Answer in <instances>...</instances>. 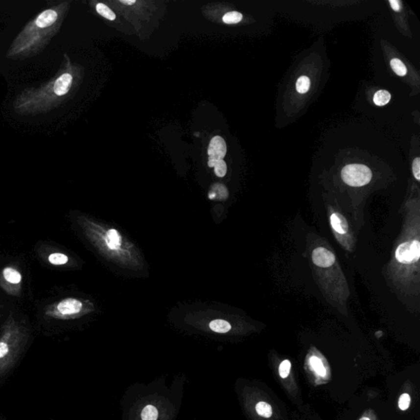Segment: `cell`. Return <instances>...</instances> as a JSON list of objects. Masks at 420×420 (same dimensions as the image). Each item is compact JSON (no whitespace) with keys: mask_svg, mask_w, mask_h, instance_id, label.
Listing matches in <instances>:
<instances>
[{"mask_svg":"<svg viewBox=\"0 0 420 420\" xmlns=\"http://www.w3.org/2000/svg\"><path fill=\"white\" fill-rule=\"evenodd\" d=\"M58 21L56 8L41 12L18 35L8 51V58H25L39 52L56 33Z\"/></svg>","mask_w":420,"mask_h":420,"instance_id":"1","label":"cell"},{"mask_svg":"<svg viewBox=\"0 0 420 420\" xmlns=\"http://www.w3.org/2000/svg\"><path fill=\"white\" fill-rule=\"evenodd\" d=\"M73 77L69 72L63 73L53 81H50L46 86H44L41 90L35 91L34 92L28 93L27 96L23 95L19 103V109L22 110L28 109L30 111L32 108H36L37 104L45 103L46 105L53 104L56 98L64 96L69 93L71 86H72Z\"/></svg>","mask_w":420,"mask_h":420,"instance_id":"2","label":"cell"},{"mask_svg":"<svg viewBox=\"0 0 420 420\" xmlns=\"http://www.w3.org/2000/svg\"><path fill=\"white\" fill-rule=\"evenodd\" d=\"M342 178L344 183L350 187H363L367 185L372 179V171L370 167L363 164L353 163L342 168Z\"/></svg>","mask_w":420,"mask_h":420,"instance_id":"3","label":"cell"},{"mask_svg":"<svg viewBox=\"0 0 420 420\" xmlns=\"http://www.w3.org/2000/svg\"><path fill=\"white\" fill-rule=\"evenodd\" d=\"M397 260L400 263H412L419 262L420 256V244L418 240L404 242L398 246L395 254Z\"/></svg>","mask_w":420,"mask_h":420,"instance_id":"4","label":"cell"},{"mask_svg":"<svg viewBox=\"0 0 420 420\" xmlns=\"http://www.w3.org/2000/svg\"><path fill=\"white\" fill-rule=\"evenodd\" d=\"M227 154V144L223 138L221 137H214L210 141L208 155H209V167H213L218 160H223Z\"/></svg>","mask_w":420,"mask_h":420,"instance_id":"5","label":"cell"},{"mask_svg":"<svg viewBox=\"0 0 420 420\" xmlns=\"http://www.w3.org/2000/svg\"><path fill=\"white\" fill-rule=\"evenodd\" d=\"M312 260L319 268H328L336 261L333 253L324 247H318L313 251Z\"/></svg>","mask_w":420,"mask_h":420,"instance_id":"6","label":"cell"},{"mask_svg":"<svg viewBox=\"0 0 420 420\" xmlns=\"http://www.w3.org/2000/svg\"><path fill=\"white\" fill-rule=\"evenodd\" d=\"M82 308V304L76 299H66L58 304V310L64 315L77 314Z\"/></svg>","mask_w":420,"mask_h":420,"instance_id":"7","label":"cell"},{"mask_svg":"<svg viewBox=\"0 0 420 420\" xmlns=\"http://www.w3.org/2000/svg\"><path fill=\"white\" fill-rule=\"evenodd\" d=\"M330 223L332 229L338 234L344 235L348 232V223L346 218L339 213H332L330 218Z\"/></svg>","mask_w":420,"mask_h":420,"instance_id":"8","label":"cell"},{"mask_svg":"<svg viewBox=\"0 0 420 420\" xmlns=\"http://www.w3.org/2000/svg\"><path fill=\"white\" fill-rule=\"evenodd\" d=\"M309 365L312 370L314 371L319 377H325L327 374V370L324 367V363L319 357L313 355L309 358Z\"/></svg>","mask_w":420,"mask_h":420,"instance_id":"9","label":"cell"},{"mask_svg":"<svg viewBox=\"0 0 420 420\" xmlns=\"http://www.w3.org/2000/svg\"><path fill=\"white\" fill-rule=\"evenodd\" d=\"M210 327L213 332L218 333H227L232 328L231 324L223 319H215L210 324Z\"/></svg>","mask_w":420,"mask_h":420,"instance_id":"10","label":"cell"},{"mask_svg":"<svg viewBox=\"0 0 420 420\" xmlns=\"http://www.w3.org/2000/svg\"><path fill=\"white\" fill-rule=\"evenodd\" d=\"M106 241L108 246L112 250H116L121 246V237L114 229H111L107 233Z\"/></svg>","mask_w":420,"mask_h":420,"instance_id":"11","label":"cell"},{"mask_svg":"<svg viewBox=\"0 0 420 420\" xmlns=\"http://www.w3.org/2000/svg\"><path fill=\"white\" fill-rule=\"evenodd\" d=\"M391 98L392 96L389 92L385 90H381L376 92L373 95V103L377 106H384L389 103Z\"/></svg>","mask_w":420,"mask_h":420,"instance_id":"12","label":"cell"},{"mask_svg":"<svg viewBox=\"0 0 420 420\" xmlns=\"http://www.w3.org/2000/svg\"><path fill=\"white\" fill-rule=\"evenodd\" d=\"M3 277L6 281L13 284H18L22 281V275L19 272L12 268H6L3 270Z\"/></svg>","mask_w":420,"mask_h":420,"instance_id":"13","label":"cell"},{"mask_svg":"<svg viewBox=\"0 0 420 420\" xmlns=\"http://www.w3.org/2000/svg\"><path fill=\"white\" fill-rule=\"evenodd\" d=\"M390 66L397 76H405L407 73L406 67L399 58H393L390 62Z\"/></svg>","mask_w":420,"mask_h":420,"instance_id":"14","label":"cell"},{"mask_svg":"<svg viewBox=\"0 0 420 420\" xmlns=\"http://www.w3.org/2000/svg\"><path fill=\"white\" fill-rule=\"evenodd\" d=\"M256 410L259 416L266 419H268L273 415V409L271 405L264 401H259L257 403V405H256Z\"/></svg>","mask_w":420,"mask_h":420,"instance_id":"15","label":"cell"},{"mask_svg":"<svg viewBox=\"0 0 420 420\" xmlns=\"http://www.w3.org/2000/svg\"><path fill=\"white\" fill-rule=\"evenodd\" d=\"M296 88L300 94H305L310 88V79L307 76H300L296 81Z\"/></svg>","mask_w":420,"mask_h":420,"instance_id":"16","label":"cell"},{"mask_svg":"<svg viewBox=\"0 0 420 420\" xmlns=\"http://www.w3.org/2000/svg\"><path fill=\"white\" fill-rule=\"evenodd\" d=\"M158 416H159V412L154 405H147L142 410V420H157Z\"/></svg>","mask_w":420,"mask_h":420,"instance_id":"17","label":"cell"},{"mask_svg":"<svg viewBox=\"0 0 420 420\" xmlns=\"http://www.w3.org/2000/svg\"><path fill=\"white\" fill-rule=\"evenodd\" d=\"M96 10L99 15H101L102 17H104L108 20L114 21L116 18L115 13L104 3H98L96 5Z\"/></svg>","mask_w":420,"mask_h":420,"instance_id":"18","label":"cell"},{"mask_svg":"<svg viewBox=\"0 0 420 420\" xmlns=\"http://www.w3.org/2000/svg\"><path fill=\"white\" fill-rule=\"evenodd\" d=\"M242 18L243 16L241 13L233 11V12L226 13L225 15L223 16V21L226 24H236L240 23L242 20Z\"/></svg>","mask_w":420,"mask_h":420,"instance_id":"19","label":"cell"},{"mask_svg":"<svg viewBox=\"0 0 420 420\" xmlns=\"http://www.w3.org/2000/svg\"><path fill=\"white\" fill-rule=\"evenodd\" d=\"M48 261L52 264H54V265H63V264H65L69 261V258H68V256H65L64 254L54 253L49 256Z\"/></svg>","mask_w":420,"mask_h":420,"instance_id":"20","label":"cell"},{"mask_svg":"<svg viewBox=\"0 0 420 420\" xmlns=\"http://www.w3.org/2000/svg\"><path fill=\"white\" fill-rule=\"evenodd\" d=\"M291 364L288 359H285L279 366V375L281 378H286L291 372Z\"/></svg>","mask_w":420,"mask_h":420,"instance_id":"21","label":"cell"},{"mask_svg":"<svg viewBox=\"0 0 420 420\" xmlns=\"http://www.w3.org/2000/svg\"><path fill=\"white\" fill-rule=\"evenodd\" d=\"M213 167H214L215 174L218 177H225V175L227 174V171H228V167H227V163H226L224 160H222L217 161Z\"/></svg>","mask_w":420,"mask_h":420,"instance_id":"22","label":"cell"},{"mask_svg":"<svg viewBox=\"0 0 420 420\" xmlns=\"http://www.w3.org/2000/svg\"><path fill=\"white\" fill-rule=\"evenodd\" d=\"M410 400L411 399H410V395L407 393H404L400 396V398H399V402H398V405H399L400 410H403V411L408 410L410 407Z\"/></svg>","mask_w":420,"mask_h":420,"instance_id":"23","label":"cell"},{"mask_svg":"<svg viewBox=\"0 0 420 420\" xmlns=\"http://www.w3.org/2000/svg\"><path fill=\"white\" fill-rule=\"evenodd\" d=\"M412 172L414 177L415 179L417 180L418 182L420 181V159L419 157L416 158L413 161L412 164Z\"/></svg>","mask_w":420,"mask_h":420,"instance_id":"24","label":"cell"},{"mask_svg":"<svg viewBox=\"0 0 420 420\" xmlns=\"http://www.w3.org/2000/svg\"><path fill=\"white\" fill-rule=\"evenodd\" d=\"M390 5L391 8H393V10L395 12H400L401 11V2L398 0H390Z\"/></svg>","mask_w":420,"mask_h":420,"instance_id":"25","label":"cell"},{"mask_svg":"<svg viewBox=\"0 0 420 420\" xmlns=\"http://www.w3.org/2000/svg\"><path fill=\"white\" fill-rule=\"evenodd\" d=\"M8 353V345L5 342H0V359L5 356Z\"/></svg>","mask_w":420,"mask_h":420,"instance_id":"26","label":"cell"},{"mask_svg":"<svg viewBox=\"0 0 420 420\" xmlns=\"http://www.w3.org/2000/svg\"><path fill=\"white\" fill-rule=\"evenodd\" d=\"M120 2L123 4H126V5H132V4L137 3L136 0H120Z\"/></svg>","mask_w":420,"mask_h":420,"instance_id":"27","label":"cell"},{"mask_svg":"<svg viewBox=\"0 0 420 420\" xmlns=\"http://www.w3.org/2000/svg\"><path fill=\"white\" fill-rule=\"evenodd\" d=\"M370 420V419H369V418L363 417V418H361V419H360V420Z\"/></svg>","mask_w":420,"mask_h":420,"instance_id":"28","label":"cell"}]
</instances>
